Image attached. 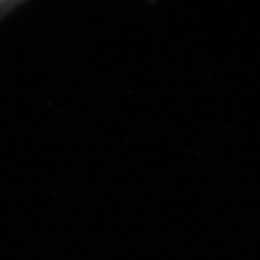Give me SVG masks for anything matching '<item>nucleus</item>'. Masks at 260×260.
<instances>
[{"mask_svg":"<svg viewBox=\"0 0 260 260\" xmlns=\"http://www.w3.org/2000/svg\"><path fill=\"white\" fill-rule=\"evenodd\" d=\"M26 5V2L22 0H0V22L5 18H8L13 12H16L19 8Z\"/></svg>","mask_w":260,"mask_h":260,"instance_id":"obj_1","label":"nucleus"}]
</instances>
